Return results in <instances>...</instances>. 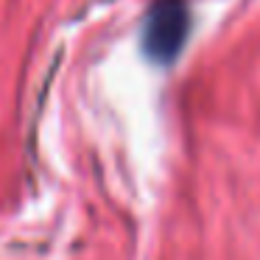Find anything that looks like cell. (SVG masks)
Here are the masks:
<instances>
[{"label":"cell","mask_w":260,"mask_h":260,"mask_svg":"<svg viewBox=\"0 0 260 260\" xmlns=\"http://www.w3.org/2000/svg\"><path fill=\"white\" fill-rule=\"evenodd\" d=\"M190 31V12L185 0H157L148 9L143 25V48L159 64H168L179 56Z\"/></svg>","instance_id":"obj_1"}]
</instances>
